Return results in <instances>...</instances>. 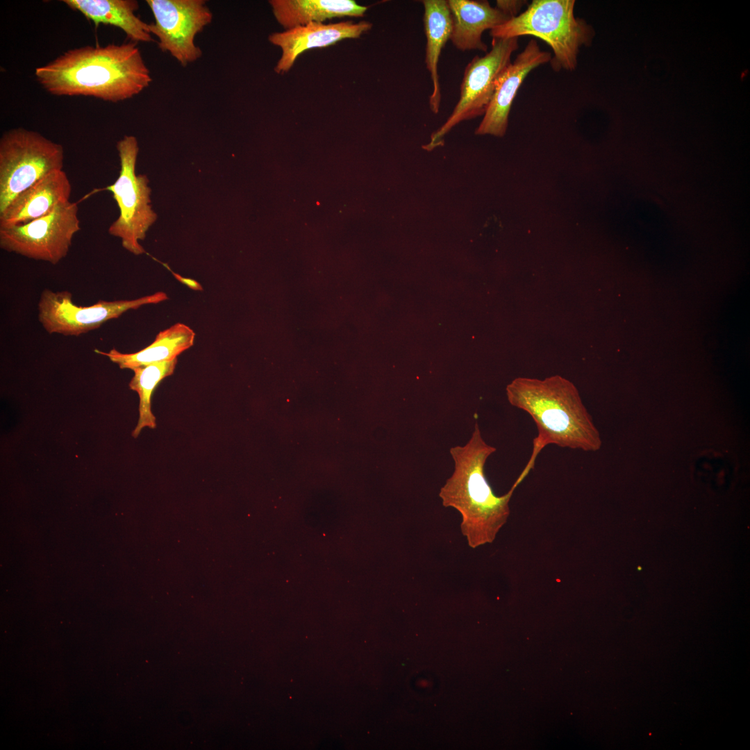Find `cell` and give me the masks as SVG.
<instances>
[{
    "mask_svg": "<svg viewBox=\"0 0 750 750\" xmlns=\"http://www.w3.org/2000/svg\"><path fill=\"white\" fill-rule=\"evenodd\" d=\"M78 205L69 201L27 224L0 226V247L35 260L58 264L81 230Z\"/></svg>",
    "mask_w": 750,
    "mask_h": 750,
    "instance_id": "9c48e42d",
    "label": "cell"
},
{
    "mask_svg": "<svg viewBox=\"0 0 750 750\" xmlns=\"http://www.w3.org/2000/svg\"><path fill=\"white\" fill-rule=\"evenodd\" d=\"M496 451L484 440L476 423L469 441L450 449L454 471L439 492L443 506L460 514L461 533L472 549L494 542L510 515L513 492L524 479L519 476L504 495L494 493L485 475V465Z\"/></svg>",
    "mask_w": 750,
    "mask_h": 750,
    "instance_id": "7a4b0ae2",
    "label": "cell"
},
{
    "mask_svg": "<svg viewBox=\"0 0 750 750\" xmlns=\"http://www.w3.org/2000/svg\"><path fill=\"white\" fill-rule=\"evenodd\" d=\"M168 299L166 293L158 292L131 300H99L88 306L73 302L70 292H54L44 289L38 304V320L49 334L78 336L99 328L106 322L119 317L124 312L148 304H155Z\"/></svg>",
    "mask_w": 750,
    "mask_h": 750,
    "instance_id": "ba28073f",
    "label": "cell"
},
{
    "mask_svg": "<svg viewBox=\"0 0 750 750\" xmlns=\"http://www.w3.org/2000/svg\"><path fill=\"white\" fill-rule=\"evenodd\" d=\"M177 358L174 360L140 366L133 369L134 376L129 383L131 390L138 394L139 418L132 432L135 438L144 428H154L156 417L151 410V397L153 391L165 378L174 373Z\"/></svg>",
    "mask_w": 750,
    "mask_h": 750,
    "instance_id": "d6986e66",
    "label": "cell"
},
{
    "mask_svg": "<svg viewBox=\"0 0 750 750\" xmlns=\"http://www.w3.org/2000/svg\"><path fill=\"white\" fill-rule=\"evenodd\" d=\"M509 403L527 412L538 434L533 440V467L540 451L548 444L595 451L601 445L599 433L573 383L559 375L538 378L518 377L506 387Z\"/></svg>",
    "mask_w": 750,
    "mask_h": 750,
    "instance_id": "3957f363",
    "label": "cell"
},
{
    "mask_svg": "<svg viewBox=\"0 0 750 750\" xmlns=\"http://www.w3.org/2000/svg\"><path fill=\"white\" fill-rule=\"evenodd\" d=\"M165 266H166V267H167L168 268V269H169V271H170V272H171L172 273V274H173V275L174 276V277H175V278H176V279H177V280L178 281H180V282H181V283H183V284L185 285H186L187 287H188L189 288H190V289H192V290H198V291H199V290H203V288H202V286H201V284H200V283H199V282H197V281H195V280H194V279H192V278H187V277H183V276H181V275H179L178 274H177V273H175V272H173V271H172V269H170L169 267H167V266L166 265H165Z\"/></svg>",
    "mask_w": 750,
    "mask_h": 750,
    "instance_id": "44dd1931",
    "label": "cell"
},
{
    "mask_svg": "<svg viewBox=\"0 0 750 750\" xmlns=\"http://www.w3.org/2000/svg\"><path fill=\"white\" fill-rule=\"evenodd\" d=\"M518 38H492L491 50L483 56H476L467 64L459 100L446 122L431 135L426 149L439 146L443 137L460 122L484 115L500 76L519 48Z\"/></svg>",
    "mask_w": 750,
    "mask_h": 750,
    "instance_id": "52a82bcc",
    "label": "cell"
},
{
    "mask_svg": "<svg viewBox=\"0 0 750 750\" xmlns=\"http://www.w3.org/2000/svg\"><path fill=\"white\" fill-rule=\"evenodd\" d=\"M71 183L62 170L54 171L18 194L0 213V226L27 224L48 215L69 201Z\"/></svg>",
    "mask_w": 750,
    "mask_h": 750,
    "instance_id": "4fadbf2b",
    "label": "cell"
},
{
    "mask_svg": "<svg viewBox=\"0 0 750 750\" xmlns=\"http://www.w3.org/2000/svg\"><path fill=\"white\" fill-rule=\"evenodd\" d=\"M574 0H533L523 12L490 30L492 38L532 35L552 49V69L573 71L581 47L590 44L594 32L574 15Z\"/></svg>",
    "mask_w": 750,
    "mask_h": 750,
    "instance_id": "277c9868",
    "label": "cell"
},
{
    "mask_svg": "<svg viewBox=\"0 0 750 750\" xmlns=\"http://www.w3.org/2000/svg\"><path fill=\"white\" fill-rule=\"evenodd\" d=\"M447 3L452 19L450 40L460 51L486 52L488 46L481 39L483 33L510 19L488 1L449 0Z\"/></svg>",
    "mask_w": 750,
    "mask_h": 750,
    "instance_id": "5bb4252c",
    "label": "cell"
},
{
    "mask_svg": "<svg viewBox=\"0 0 750 750\" xmlns=\"http://www.w3.org/2000/svg\"><path fill=\"white\" fill-rule=\"evenodd\" d=\"M63 147L23 128L3 133L0 139V213L20 193L49 174L62 170Z\"/></svg>",
    "mask_w": 750,
    "mask_h": 750,
    "instance_id": "5b68a950",
    "label": "cell"
},
{
    "mask_svg": "<svg viewBox=\"0 0 750 750\" xmlns=\"http://www.w3.org/2000/svg\"><path fill=\"white\" fill-rule=\"evenodd\" d=\"M154 22L149 24L151 34L158 38V48L186 67L202 56L195 44L197 34L212 20V12L204 0H147Z\"/></svg>",
    "mask_w": 750,
    "mask_h": 750,
    "instance_id": "30bf717a",
    "label": "cell"
},
{
    "mask_svg": "<svg viewBox=\"0 0 750 750\" xmlns=\"http://www.w3.org/2000/svg\"><path fill=\"white\" fill-rule=\"evenodd\" d=\"M276 21L286 29L335 17H363L367 7L352 0H271Z\"/></svg>",
    "mask_w": 750,
    "mask_h": 750,
    "instance_id": "2e32d148",
    "label": "cell"
},
{
    "mask_svg": "<svg viewBox=\"0 0 750 750\" xmlns=\"http://www.w3.org/2000/svg\"><path fill=\"white\" fill-rule=\"evenodd\" d=\"M35 75L53 95L92 97L112 103L133 98L152 81L134 42L69 49L37 67Z\"/></svg>",
    "mask_w": 750,
    "mask_h": 750,
    "instance_id": "6da1fadb",
    "label": "cell"
},
{
    "mask_svg": "<svg viewBox=\"0 0 750 750\" xmlns=\"http://www.w3.org/2000/svg\"><path fill=\"white\" fill-rule=\"evenodd\" d=\"M194 338L195 333L192 328L184 324L176 323L159 332L152 343L137 352L122 353L115 348L108 352L99 350L96 352L108 357L121 369L133 370L140 366L177 358L193 345Z\"/></svg>",
    "mask_w": 750,
    "mask_h": 750,
    "instance_id": "e0dca14e",
    "label": "cell"
},
{
    "mask_svg": "<svg viewBox=\"0 0 750 750\" xmlns=\"http://www.w3.org/2000/svg\"><path fill=\"white\" fill-rule=\"evenodd\" d=\"M372 27V24L366 21L327 24L310 22L283 32L273 33L269 35V40L282 51L274 71L278 74L285 73L304 51L326 47L344 39L358 38Z\"/></svg>",
    "mask_w": 750,
    "mask_h": 750,
    "instance_id": "7c38bea8",
    "label": "cell"
},
{
    "mask_svg": "<svg viewBox=\"0 0 750 750\" xmlns=\"http://www.w3.org/2000/svg\"><path fill=\"white\" fill-rule=\"evenodd\" d=\"M527 3L523 0H497L496 8L510 18L517 16L522 8Z\"/></svg>",
    "mask_w": 750,
    "mask_h": 750,
    "instance_id": "ffe728a7",
    "label": "cell"
},
{
    "mask_svg": "<svg viewBox=\"0 0 750 750\" xmlns=\"http://www.w3.org/2000/svg\"><path fill=\"white\" fill-rule=\"evenodd\" d=\"M69 8L82 13L97 27L100 24L122 29L126 36L138 43L151 42L149 24L136 15L139 4L135 0H64Z\"/></svg>",
    "mask_w": 750,
    "mask_h": 750,
    "instance_id": "9a60e30c",
    "label": "cell"
},
{
    "mask_svg": "<svg viewBox=\"0 0 750 750\" xmlns=\"http://www.w3.org/2000/svg\"><path fill=\"white\" fill-rule=\"evenodd\" d=\"M424 25L426 38L425 62L430 72L433 91L429 97V107L437 114L441 101L438 62L442 48L450 40L452 19L447 1L424 0Z\"/></svg>",
    "mask_w": 750,
    "mask_h": 750,
    "instance_id": "ac0fdd59",
    "label": "cell"
},
{
    "mask_svg": "<svg viewBox=\"0 0 750 750\" xmlns=\"http://www.w3.org/2000/svg\"><path fill=\"white\" fill-rule=\"evenodd\" d=\"M552 55L540 49L531 39L500 76L483 118L475 131L477 135L503 137L507 130L513 100L526 76L535 68L550 62Z\"/></svg>",
    "mask_w": 750,
    "mask_h": 750,
    "instance_id": "8fae6325",
    "label": "cell"
},
{
    "mask_svg": "<svg viewBox=\"0 0 750 750\" xmlns=\"http://www.w3.org/2000/svg\"><path fill=\"white\" fill-rule=\"evenodd\" d=\"M120 171L114 183L106 187L115 200L118 218L108 229L110 235L120 238L122 247L138 256L145 253L140 240L146 238L149 228L156 221L157 214L151 206V188L146 175L135 174L139 151L137 138L124 135L117 143Z\"/></svg>",
    "mask_w": 750,
    "mask_h": 750,
    "instance_id": "8992f818",
    "label": "cell"
}]
</instances>
